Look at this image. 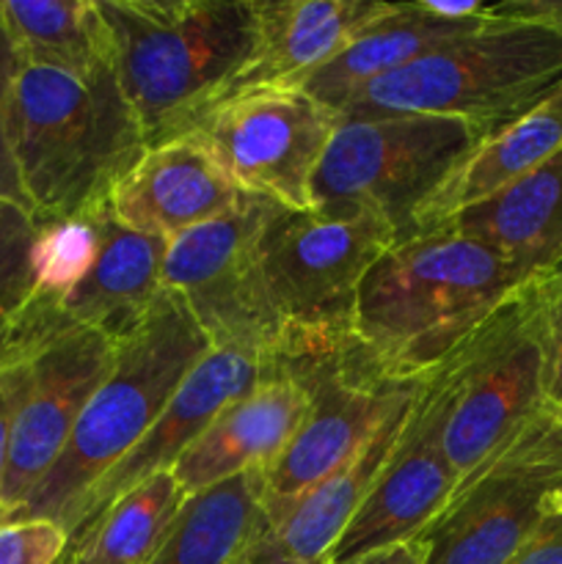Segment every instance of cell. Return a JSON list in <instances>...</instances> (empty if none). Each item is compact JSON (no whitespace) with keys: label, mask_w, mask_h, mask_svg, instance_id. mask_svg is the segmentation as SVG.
Listing matches in <instances>:
<instances>
[{"label":"cell","mask_w":562,"mask_h":564,"mask_svg":"<svg viewBox=\"0 0 562 564\" xmlns=\"http://www.w3.org/2000/svg\"><path fill=\"white\" fill-rule=\"evenodd\" d=\"M534 275L452 229L395 242L358 286L353 334L397 383H424Z\"/></svg>","instance_id":"6da1fadb"},{"label":"cell","mask_w":562,"mask_h":564,"mask_svg":"<svg viewBox=\"0 0 562 564\" xmlns=\"http://www.w3.org/2000/svg\"><path fill=\"white\" fill-rule=\"evenodd\" d=\"M11 154L33 218L80 213L143 152L114 58L91 69L25 64L11 94Z\"/></svg>","instance_id":"7a4b0ae2"},{"label":"cell","mask_w":562,"mask_h":564,"mask_svg":"<svg viewBox=\"0 0 562 564\" xmlns=\"http://www.w3.org/2000/svg\"><path fill=\"white\" fill-rule=\"evenodd\" d=\"M97 9L147 149L185 135L253 53V0H97Z\"/></svg>","instance_id":"3957f363"},{"label":"cell","mask_w":562,"mask_h":564,"mask_svg":"<svg viewBox=\"0 0 562 564\" xmlns=\"http://www.w3.org/2000/svg\"><path fill=\"white\" fill-rule=\"evenodd\" d=\"M209 350L180 295L165 292L152 312L121 339L114 361L83 408L69 441L25 505L3 521L44 518L75 532L77 516L94 485L125 460L152 430L163 408L198 358Z\"/></svg>","instance_id":"277c9868"},{"label":"cell","mask_w":562,"mask_h":564,"mask_svg":"<svg viewBox=\"0 0 562 564\" xmlns=\"http://www.w3.org/2000/svg\"><path fill=\"white\" fill-rule=\"evenodd\" d=\"M560 80L562 39L554 31L488 14L474 31L364 86L339 119L441 116L488 135Z\"/></svg>","instance_id":"5b68a950"},{"label":"cell","mask_w":562,"mask_h":564,"mask_svg":"<svg viewBox=\"0 0 562 564\" xmlns=\"http://www.w3.org/2000/svg\"><path fill=\"white\" fill-rule=\"evenodd\" d=\"M116 339L31 297L0 339V369L14 389L0 521L25 505L64 452L83 408L108 375Z\"/></svg>","instance_id":"8992f818"},{"label":"cell","mask_w":562,"mask_h":564,"mask_svg":"<svg viewBox=\"0 0 562 564\" xmlns=\"http://www.w3.org/2000/svg\"><path fill=\"white\" fill-rule=\"evenodd\" d=\"M273 358L306 386L309 408L287 449L262 471L268 523L347 466L419 389L391 380L356 334L284 341Z\"/></svg>","instance_id":"52a82bcc"},{"label":"cell","mask_w":562,"mask_h":564,"mask_svg":"<svg viewBox=\"0 0 562 564\" xmlns=\"http://www.w3.org/2000/svg\"><path fill=\"white\" fill-rule=\"evenodd\" d=\"M532 286L501 303L433 372L444 397L441 446L457 482L549 408Z\"/></svg>","instance_id":"ba28073f"},{"label":"cell","mask_w":562,"mask_h":564,"mask_svg":"<svg viewBox=\"0 0 562 564\" xmlns=\"http://www.w3.org/2000/svg\"><path fill=\"white\" fill-rule=\"evenodd\" d=\"M483 132L441 116L339 119L309 187V209H372L397 231L413 237V218L444 185Z\"/></svg>","instance_id":"9c48e42d"},{"label":"cell","mask_w":562,"mask_h":564,"mask_svg":"<svg viewBox=\"0 0 562 564\" xmlns=\"http://www.w3.org/2000/svg\"><path fill=\"white\" fill-rule=\"evenodd\" d=\"M395 242V226L372 209L298 213L275 204L259 242V264L281 341L353 334L358 286Z\"/></svg>","instance_id":"30bf717a"},{"label":"cell","mask_w":562,"mask_h":564,"mask_svg":"<svg viewBox=\"0 0 562 564\" xmlns=\"http://www.w3.org/2000/svg\"><path fill=\"white\" fill-rule=\"evenodd\" d=\"M562 496V413L540 411L468 471L422 534V564H507Z\"/></svg>","instance_id":"8fae6325"},{"label":"cell","mask_w":562,"mask_h":564,"mask_svg":"<svg viewBox=\"0 0 562 564\" xmlns=\"http://www.w3.org/2000/svg\"><path fill=\"white\" fill-rule=\"evenodd\" d=\"M336 124L339 113L301 88L264 86L213 105L185 135L237 191L301 213Z\"/></svg>","instance_id":"7c38bea8"},{"label":"cell","mask_w":562,"mask_h":564,"mask_svg":"<svg viewBox=\"0 0 562 564\" xmlns=\"http://www.w3.org/2000/svg\"><path fill=\"white\" fill-rule=\"evenodd\" d=\"M275 204L246 196L229 213L171 237L163 259V290L182 297L209 347L270 352L281 325L264 290L259 242Z\"/></svg>","instance_id":"4fadbf2b"},{"label":"cell","mask_w":562,"mask_h":564,"mask_svg":"<svg viewBox=\"0 0 562 564\" xmlns=\"http://www.w3.org/2000/svg\"><path fill=\"white\" fill-rule=\"evenodd\" d=\"M441 430L444 397L439 380L430 375L419 383L406 427L383 471L320 564H356L364 556L411 543L428 532L457 485V474L441 446Z\"/></svg>","instance_id":"5bb4252c"},{"label":"cell","mask_w":562,"mask_h":564,"mask_svg":"<svg viewBox=\"0 0 562 564\" xmlns=\"http://www.w3.org/2000/svg\"><path fill=\"white\" fill-rule=\"evenodd\" d=\"M273 367L275 358L270 352L248 350V347H209L196 367L185 375L141 444L94 485L80 507L75 532L91 523L110 501L136 488L138 482L152 474L171 471L182 452L215 422V416L229 402L253 389L259 380L268 378Z\"/></svg>","instance_id":"9a60e30c"},{"label":"cell","mask_w":562,"mask_h":564,"mask_svg":"<svg viewBox=\"0 0 562 564\" xmlns=\"http://www.w3.org/2000/svg\"><path fill=\"white\" fill-rule=\"evenodd\" d=\"M246 198L213 163L193 135L149 147L121 171L108 191V207L127 229L147 237H171L202 226Z\"/></svg>","instance_id":"2e32d148"},{"label":"cell","mask_w":562,"mask_h":564,"mask_svg":"<svg viewBox=\"0 0 562 564\" xmlns=\"http://www.w3.org/2000/svg\"><path fill=\"white\" fill-rule=\"evenodd\" d=\"M309 391L275 361L273 372L237 397L182 452L171 474L185 496L202 494L246 471H268L301 427Z\"/></svg>","instance_id":"e0dca14e"},{"label":"cell","mask_w":562,"mask_h":564,"mask_svg":"<svg viewBox=\"0 0 562 564\" xmlns=\"http://www.w3.org/2000/svg\"><path fill=\"white\" fill-rule=\"evenodd\" d=\"M386 6V0H253V53L218 102L251 88L303 80L378 20Z\"/></svg>","instance_id":"ac0fdd59"},{"label":"cell","mask_w":562,"mask_h":564,"mask_svg":"<svg viewBox=\"0 0 562 564\" xmlns=\"http://www.w3.org/2000/svg\"><path fill=\"white\" fill-rule=\"evenodd\" d=\"M562 149V80L516 119L479 138L413 218V237L439 229Z\"/></svg>","instance_id":"d6986e66"},{"label":"cell","mask_w":562,"mask_h":564,"mask_svg":"<svg viewBox=\"0 0 562 564\" xmlns=\"http://www.w3.org/2000/svg\"><path fill=\"white\" fill-rule=\"evenodd\" d=\"M488 20V11L472 20H444L424 9V3H389L378 20L356 33L345 50L303 80L292 83L325 108L339 113L364 86L402 69L411 61L433 53L441 44L474 31Z\"/></svg>","instance_id":"ffe728a7"},{"label":"cell","mask_w":562,"mask_h":564,"mask_svg":"<svg viewBox=\"0 0 562 564\" xmlns=\"http://www.w3.org/2000/svg\"><path fill=\"white\" fill-rule=\"evenodd\" d=\"M99 251L77 290L61 303L66 317L102 330L110 339L130 334L163 295L169 240L138 235L114 218L108 196L97 209Z\"/></svg>","instance_id":"44dd1931"},{"label":"cell","mask_w":562,"mask_h":564,"mask_svg":"<svg viewBox=\"0 0 562 564\" xmlns=\"http://www.w3.org/2000/svg\"><path fill=\"white\" fill-rule=\"evenodd\" d=\"M439 229L485 242L534 279L551 275L562 262V149Z\"/></svg>","instance_id":"7402d4cb"},{"label":"cell","mask_w":562,"mask_h":564,"mask_svg":"<svg viewBox=\"0 0 562 564\" xmlns=\"http://www.w3.org/2000/svg\"><path fill=\"white\" fill-rule=\"evenodd\" d=\"M411 405L413 400L391 413L347 466L331 474L323 485L309 490L290 510H284L273 523H268L275 543L290 560L298 564H320V560L334 549L339 534L345 532L350 518L367 499L378 474L383 471L386 460H389L391 449H395L397 438L406 427Z\"/></svg>","instance_id":"603a6c76"},{"label":"cell","mask_w":562,"mask_h":564,"mask_svg":"<svg viewBox=\"0 0 562 564\" xmlns=\"http://www.w3.org/2000/svg\"><path fill=\"white\" fill-rule=\"evenodd\" d=\"M268 529L262 471H246L187 496L147 564H237Z\"/></svg>","instance_id":"cb8c5ba5"},{"label":"cell","mask_w":562,"mask_h":564,"mask_svg":"<svg viewBox=\"0 0 562 564\" xmlns=\"http://www.w3.org/2000/svg\"><path fill=\"white\" fill-rule=\"evenodd\" d=\"M185 499L174 474H152L77 529L58 564H147Z\"/></svg>","instance_id":"d4e9b609"},{"label":"cell","mask_w":562,"mask_h":564,"mask_svg":"<svg viewBox=\"0 0 562 564\" xmlns=\"http://www.w3.org/2000/svg\"><path fill=\"white\" fill-rule=\"evenodd\" d=\"M0 14L25 64L91 69L110 58L97 0H0Z\"/></svg>","instance_id":"484cf974"},{"label":"cell","mask_w":562,"mask_h":564,"mask_svg":"<svg viewBox=\"0 0 562 564\" xmlns=\"http://www.w3.org/2000/svg\"><path fill=\"white\" fill-rule=\"evenodd\" d=\"M105 198V196H102ZM102 198L64 218H33L31 242V297L64 303L97 262L99 226L97 209Z\"/></svg>","instance_id":"4316f807"},{"label":"cell","mask_w":562,"mask_h":564,"mask_svg":"<svg viewBox=\"0 0 562 564\" xmlns=\"http://www.w3.org/2000/svg\"><path fill=\"white\" fill-rule=\"evenodd\" d=\"M31 215L0 202V339L31 301Z\"/></svg>","instance_id":"83f0119b"},{"label":"cell","mask_w":562,"mask_h":564,"mask_svg":"<svg viewBox=\"0 0 562 564\" xmlns=\"http://www.w3.org/2000/svg\"><path fill=\"white\" fill-rule=\"evenodd\" d=\"M20 66L22 58L20 53H17V44L14 39H11L9 28H6L3 14H0V202L11 204V207L22 209V213H28L33 218L31 202H28L25 191H22L20 174H17L9 138L11 94H14V80Z\"/></svg>","instance_id":"f1b7e54d"},{"label":"cell","mask_w":562,"mask_h":564,"mask_svg":"<svg viewBox=\"0 0 562 564\" xmlns=\"http://www.w3.org/2000/svg\"><path fill=\"white\" fill-rule=\"evenodd\" d=\"M69 549V534L44 518L0 521V564H58Z\"/></svg>","instance_id":"f546056e"},{"label":"cell","mask_w":562,"mask_h":564,"mask_svg":"<svg viewBox=\"0 0 562 564\" xmlns=\"http://www.w3.org/2000/svg\"><path fill=\"white\" fill-rule=\"evenodd\" d=\"M540 341L545 356V394L549 405H562V275L534 281Z\"/></svg>","instance_id":"4dcf8cb0"},{"label":"cell","mask_w":562,"mask_h":564,"mask_svg":"<svg viewBox=\"0 0 562 564\" xmlns=\"http://www.w3.org/2000/svg\"><path fill=\"white\" fill-rule=\"evenodd\" d=\"M507 564H562V496Z\"/></svg>","instance_id":"1f68e13d"},{"label":"cell","mask_w":562,"mask_h":564,"mask_svg":"<svg viewBox=\"0 0 562 564\" xmlns=\"http://www.w3.org/2000/svg\"><path fill=\"white\" fill-rule=\"evenodd\" d=\"M488 14L499 20L543 25L562 39V0H505V3H490Z\"/></svg>","instance_id":"d6a6232c"},{"label":"cell","mask_w":562,"mask_h":564,"mask_svg":"<svg viewBox=\"0 0 562 564\" xmlns=\"http://www.w3.org/2000/svg\"><path fill=\"white\" fill-rule=\"evenodd\" d=\"M11 416H14V389H11L9 375L0 369V490H3L6 463H9Z\"/></svg>","instance_id":"836d02e7"},{"label":"cell","mask_w":562,"mask_h":564,"mask_svg":"<svg viewBox=\"0 0 562 564\" xmlns=\"http://www.w3.org/2000/svg\"><path fill=\"white\" fill-rule=\"evenodd\" d=\"M424 562V543L422 538L411 540V543L391 545V549L378 551V554L364 556L361 562L356 564H422Z\"/></svg>","instance_id":"e575fe53"},{"label":"cell","mask_w":562,"mask_h":564,"mask_svg":"<svg viewBox=\"0 0 562 564\" xmlns=\"http://www.w3.org/2000/svg\"><path fill=\"white\" fill-rule=\"evenodd\" d=\"M237 564H298V562L290 560V556L281 551V545L275 543L273 532H270V529H264L262 538H259L257 543L246 551V556H242Z\"/></svg>","instance_id":"d590c367"},{"label":"cell","mask_w":562,"mask_h":564,"mask_svg":"<svg viewBox=\"0 0 562 564\" xmlns=\"http://www.w3.org/2000/svg\"><path fill=\"white\" fill-rule=\"evenodd\" d=\"M551 275H562V262H560V268H556L554 273H551ZM545 279H549V275H545Z\"/></svg>","instance_id":"8d00e7d4"},{"label":"cell","mask_w":562,"mask_h":564,"mask_svg":"<svg viewBox=\"0 0 562 564\" xmlns=\"http://www.w3.org/2000/svg\"><path fill=\"white\" fill-rule=\"evenodd\" d=\"M556 411H560V413H562V405H560V408H556Z\"/></svg>","instance_id":"74e56055"}]
</instances>
